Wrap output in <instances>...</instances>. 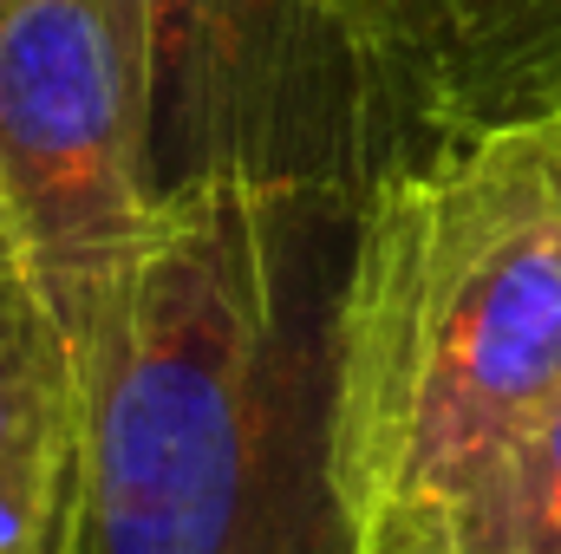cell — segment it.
<instances>
[{
    "instance_id": "1",
    "label": "cell",
    "mask_w": 561,
    "mask_h": 554,
    "mask_svg": "<svg viewBox=\"0 0 561 554\" xmlns=\"http://www.w3.org/2000/svg\"><path fill=\"white\" fill-rule=\"evenodd\" d=\"M307 203L176 196L79 353L72 554H353L327 476V326L294 313Z\"/></svg>"
},
{
    "instance_id": "2",
    "label": "cell",
    "mask_w": 561,
    "mask_h": 554,
    "mask_svg": "<svg viewBox=\"0 0 561 554\" xmlns=\"http://www.w3.org/2000/svg\"><path fill=\"white\" fill-rule=\"evenodd\" d=\"M561 392V118L373 176L327 313V476L346 549Z\"/></svg>"
},
{
    "instance_id": "3",
    "label": "cell",
    "mask_w": 561,
    "mask_h": 554,
    "mask_svg": "<svg viewBox=\"0 0 561 554\" xmlns=\"http://www.w3.org/2000/svg\"><path fill=\"white\" fill-rule=\"evenodd\" d=\"M163 203L255 183L340 209L386 170L379 112L320 0H92Z\"/></svg>"
},
{
    "instance_id": "4",
    "label": "cell",
    "mask_w": 561,
    "mask_h": 554,
    "mask_svg": "<svg viewBox=\"0 0 561 554\" xmlns=\"http://www.w3.org/2000/svg\"><path fill=\"white\" fill-rule=\"evenodd\" d=\"M170 203L150 189L118 46L92 0L0 7V255L72 366L131 287Z\"/></svg>"
},
{
    "instance_id": "5",
    "label": "cell",
    "mask_w": 561,
    "mask_h": 554,
    "mask_svg": "<svg viewBox=\"0 0 561 554\" xmlns=\"http://www.w3.org/2000/svg\"><path fill=\"white\" fill-rule=\"evenodd\" d=\"M353 46L386 170L399 138L457 143L561 118V0H320Z\"/></svg>"
},
{
    "instance_id": "6",
    "label": "cell",
    "mask_w": 561,
    "mask_h": 554,
    "mask_svg": "<svg viewBox=\"0 0 561 554\" xmlns=\"http://www.w3.org/2000/svg\"><path fill=\"white\" fill-rule=\"evenodd\" d=\"M366 554H561V392Z\"/></svg>"
},
{
    "instance_id": "7",
    "label": "cell",
    "mask_w": 561,
    "mask_h": 554,
    "mask_svg": "<svg viewBox=\"0 0 561 554\" xmlns=\"http://www.w3.org/2000/svg\"><path fill=\"white\" fill-rule=\"evenodd\" d=\"M79 430V366L46 300L0 255V470L66 463Z\"/></svg>"
},
{
    "instance_id": "8",
    "label": "cell",
    "mask_w": 561,
    "mask_h": 554,
    "mask_svg": "<svg viewBox=\"0 0 561 554\" xmlns=\"http://www.w3.org/2000/svg\"><path fill=\"white\" fill-rule=\"evenodd\" d=\"M0 554H72V457L0 470Z\"/></svg>"
},
{
    "instance_id": "9",
    "label": "cell",
    "mask_w": 561,
    "mask_h": 554,
    "mask_svg": "<svg viewBox=\"0 0 561 554\" xmlns=\"http://www.w3.org/2000/svg\"><path fill=\"white\" fill-rule=\"evenodd\" d=\"M0 7H7V0H0Z\"/></svg>"
}]
</instances>
